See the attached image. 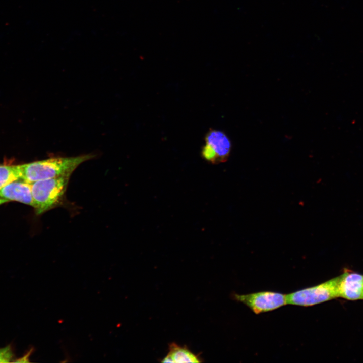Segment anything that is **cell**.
Segmentation results:
<instances>
[{"label": "cell", "instance_id": "cell-8", "mask_svg": "<svg viewBox=\"0 0 363 363\" xmlns=\"http://www.w3.org/2000/svg\"><path fill=\"white\" fill-rule=\"evenodd\" d=\"M168 353L171 356L174 362L186 363L201 362L199 358L187 348L185 347H181L174 343L170 344Z\"/></svg>", "mask_w": 363, "mask_h": 363}, {"label": "cell", "instance_id": "cell-7", "mask_svg": "<svg viewBox=\"0 0 363 363\" xmlns=\"http://www.w3.org/2000/svg\"><path fill=\"white\" fill-rule=\"evenodd\" d=\"M0 198L34 206L31 183L21 179L11 182L1 188Z\"/></svg>", "mask_w": 363, "mask_h": 363}, {"label": "cell", "instance_id": "cell-5", "mask_svg": "<svg viewBox=\"0 0 363 363\" xmlns=\"http://www.w3.org/2000/svg\"><path fill=\"white\" fill-rule=\"evenodd\" d=\"M234 298L257 314L271 311L287 304V295L271 291L242 295L235 294Z\"/></svg>", "mask_w": 363, "mask_h": 363}, {"label": "cell", "instance_id": "cell-2", "mask_svg": "<svg viewBox=\"0 0 363 363\" xmlns=\"http://www.w3.org/2000/svg\"><path fill=\"white\" fill-rule=\"evenodd\" d=\"M70 176H63L31 183L34 206L37 215L58 205L65 195Z\"/></svg>", "mask_w": 363, "mask_h": 363}, {"label": "cell", "instance_id": "cell-1", "mask_svg": "<svg viewBox=\"0 0 363 363\" xmlns=\"http://www.w3.org/2000/svg\"><path fill=\"white\" fill-rule=\"evenodd\" d=\"M94 157L92 154L76 157H53L20 165L21 179L29 183L63 176H70L82 163Z\"/></svg>", "mask_w": 363, "mask_h": 363}, {"label": "cell", "instance_id": "cell-9", "mask_svg": "<svg viewBox=\"0 0 363 363\" xmlns=\"http://www.w3.org/2000/svg\"><path fill=\"white\" fill-rule=\"evenodd\" d=\"M19 179H21L20 165H0V189L10 183Z\"/></svg>", "mask_w": 363, "mask_h": 363}, {"label": "cell", "instance_id": "cell-11", "mask_svg": "<svg viewBox=\"0 0 363 363\" xmlns=\"http://www.w3.org/2000/svg\"><path fill=\"white\" fill-rule=\"evenodd\" d=\"M34 350L33 348H30L24 355L22 356L17 358V359L14 360L13 362H30L29 358L33 352Z\"/></svg>", "mask_w": 363, "mask_h": 363}, {"label": "cell", "instance_id": "cell-6", "mask_svg": "<svg viewBox=\"0 0 363 363\" xmlns=\"http://www.w3.org/2000/svg\"><path fill=\"white\" fill-rule=\"evenodd\" d=\"M339 277V297L351 300L363 299V275L346 270Z\"/></svg>", "mask_w": 363, "mask_h": 363}, {"label": "cell", "instance_id": "cell-12", "mask_svg": "<svg viewBox=\"0 0 363 363\" xmlns=\"http://www.w3.org/2000/svg\"><path fill=\"white\" fill-rule=\"evenodd\" d=\"M162 362H174L173 359L170 355L168 353L167 356L164 357L161 361Z\"/></svg>", "mask_w": 363, "mask_h": 363}, {"label": "cell", "instance_id": "cell-10", "mask_svg": "<svg viewBox=\"0 0 363 363\" xmlns=\"http://www.w3.org/2000/svg\"><path fill=\"white\" fill-rule=\"evenodd\" d=\"M14 359V353L10 344L0 348V363L13 362Z\"/></svg>", "mask_w": 363, "mask_h": 363}, {"label": "cell", "instance_id": "cell-4", "mask_svg": "<svg viewBox=\"0 0 363 363\" xmlns=\"http://www.w3.org/2000/svg\"><path fill=\"white\" fill-rule=\"evenodd\" d=\"M231 147L230 140L224 133L210 129L205 137V145L201 151L202 156L213 164L222 162L228 157Z\"/></svg>", "mask_w": 363, "mask_h": 363}, {"label": "cell", "instance_id": "cell-13", "mask_svg": "<svg viewBox=\"0 0 363 363\" xmlns=\"http://www.w3.org/2000/svg\"><path fill=\"white\" fill-rule=\"evenodd\" d=\"M8 201L9 200L7 199L0 198V205Z\"/></svg>", "mask_w": 363, "mask_h": 363}, {"label": "cell", "instance_id": "cell-3", "mask_svg": "<svg viewBox=\"0 0 363 363\" xmlns=\"http://www.w3.org/2000/svg\"><path fill=\"white\" fill-rule=\"evenodd\" d=\"M339 279L338 276L320 284L290 293L287 295V304L309 307L339 297Z\"/></svg>", "mask_w": 363, "mask_h": 363}]
</instances>
